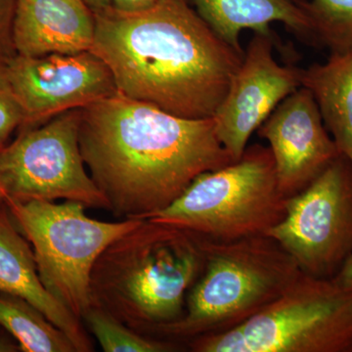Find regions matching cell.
<instances>
[{
	"mask_svg": "<svg viewBox=\"0 0 352 352\" xmlns=\"http://www.w3.org/2000/svg\"><path fill=\"white\" fill-rule=\"evenodd\" d=\"M78 141L110 212L124 219H148L201 173L234 162L214 119L177 117L119 92L80 108Z\"/></svg>",
	"mask_w": 352,
	"mask_h": 352,
	"instance_id": "1",
	"label": "cell"
},
{
	"mask_svg": "<svg viewBox=\"0 0 352 352\" xmlns=\"http://www.w3.org/2000/svg\"><path fill=\"white\" fill-rule=\"evenodd\" d=\"M94 15L90 50L107 65L119 94L185 119L214 118L245 50L224 41L188 0Z\"/></svg>",
	"mask_w": 352,
	"mask_h": 352,
	"instance_id": "2",
	"label": "cell"
},
{
	"mask_svg": "<svg viewBox=\"0 0 352 352\" xmlns=\"http://www.w3.org/2000/svg\"><path fill=\"white\" fill-rule=\"evenodd\" d=\"M204 264L199 235L142 219L97 258L90 277L91 305L154 338L160 328L182 318Z\"/></svg>",
	"mask_w": 352,
	"mask_h": 352,
	"instance_id": "3",
	"label": "cell"
},
{
	"mask_svg": "<svg viewBox=\"0 0 352 352\" xmlns=\"http://www.w3.org/2000/svg\"><path fill=\"white\" fill-rule=\"evenodd\" d=\"M199 238L203 272L187 294L182 318L160 328L155 339L186 344L237 327L274 302L302 273L293 256L270 236Z\"/></svg>",
	"mask_w": 352,
	"mask_h": 352,
	"instance_id": "4",
	"label": "cell"
},
{
	"mask_svg": "<svg viewBox=\"0 0 352 352\" xmlns=\"http://www.w3.org/2000/svg\"><path fill=\"white\" fill-rule=\"evenodd\" d=\"M185 344L193 352H352V289L302 272L249 320Z\"/></svg>",
	"mask_w": 352,
	"mask_h": 352,
	"instance_id": "5",
	"label": "cell"
},
{
	"mask_svg": "<svg viewBox=\"0 0 352 352\" xmlns=\"http://www.w3.org/2000/svg\"><path fill=\"white\" fill-rule=\"evenodd\" d=\"M286 204L270 146L254 144L238 161L201 173L179 198L148 219L230 241L266 235L284 219Z\"/></svg>",
	"mask_w": 352,
	"mask_h": 352,
	"instance_id": "6",
	"label": "cell"
},
{
	"mask_svg": "<svg viewBox=\"0 0 352 352\" xmlns=\"http://www.w3.org/2000/svg\"><path fill=\"white\" fill-rule=\"evenodd\" d=\"M14 223L31 244L38 276L50 295L76 318L91 307L90 277L111 243L142 219L100 221L87 217L82 203L6 199Z\"/></svg>",
	"mask_w": 352,
	"mask_h": 352,
	"instance_id": "7",
	"label": "cell"
},
{
	"mask_svg": "<svg viewBox=\"0 0 352 352\" xmlns=\"http://www.w3.org/2000/svg\"><path fill=\"white\" fill-rule=\"evenodd\" d=\"M80 108L65 111L38 126L21 129L0 148V192L15 201L63 199L110 210L89 173L78 141Z\"/></svg>",
	"mask_w": 352,
	"mask_h": 352,
	"instance_id": "8",
	"label": "cell"
},
{
	"mask_svg": "<svg viewBox=\"0 0 352 352\" xmlns=\"http://www.w3.org/2000/svg\"><path fill=\"white\" fill-rule=\"evenodd\" d=\"M266 235L302 272L333 278L352 254V164L340 154L316 179L287 199L284 219Z\"/></svg>",
	"mask_w": 352,
	"mask_h": 352,
	"instance_id": "9",
	"label": "cell"
},
{
	"mask_svg": "<svg viewBox=\"0 0 352 352\" xmlns=\"http://www.w3.org/2000/svg\"><path fill=\"white\" fill-rule=\"evenodd\" d=\"M7 69L24 111L22 129L118 94L110 69L91 50L36 57L17 54L7 62Z\"/></svg>",
	"mask_w": 352,
	"mask_h": 352,
	"instance_id": "10",
	"label": "cell"
},
{
	"mask_svg": "<svg viewBox=\"0 0 352 352\" xmlns=\"http://www.w3.org/2000/svg\"><path fill=\"white\" fill-rule=\"evenodd\" d=\"M274 34L254 32L242 65L214 116L215 133L234 162L254 131L289 94L302 87V68L274 58Z\"/></svg>",
	"mask_w": 352,
	"mask_h": 352,
	"instance_id": "11",
	"label": "cell"
},
{
	"mask_svg": "<svg viewBox=\"0 0 352 352\" xmlns=\"http://www.w3.org/2000/svg\"><path fill=\"white\" fill-rule=\"evenodd\" d=\"M256 131L270 143L278 185L287 199L307 188L340 155L307 87L286 97Z\"/></svg>",
	"mask_w": 352,
	"mask_h": 352,
	"instance_id": "12",
	"label": "cell"
},
{
	"mask_svg": "<svg viewBox=\"0 0 352 352\" xmlns=\"http://www.w3.org/2000/svg\"><path fill=\"white\" fill-rule=\"evenodd\" d=\"M94 15L85 0H18L14 44L22 56L91 50Z\"/></svg>",
	"mask_w": 352,
	"mask_h": 352,
	"instance_id": "13",
	"label": "cell"
},
{
	"mask_svg": "<svg viewBox=\"0 0 352 352\" xmlns=\"http://www.w3.org/2000/svg\"><path fill=\"white\" fill-rule=\"evenodd\" d=\"M0 293L20 296L34 305L69 336L78 352L94 351L82 321L43 286L34 251L14 223L6 204L0 207Z\"/></svg>",
	"mask_w": 352,
	"mask_h": 352,
	"instance_id": "14",
	"label": "cell"
},
{
	"mask_svg": "<svg viewBox=\"0 0 352 352\" xmlns=\"http://www.w3.org/2000/svg\"><path fill=\"white\" fill-rule=\"evenodd\" d=\"M197 12L224 41L237 48L245 30L271 32L270 24L279 22L289 32L311 44L312 36L303 0H193Z\"/></svg>",
	"mask_w": 352,
	"mask_h": 352,
	"instance_id": "15",
	"label": "cell"
},
{
	"mask_svg": "<svg viewBox=\"0 0 352 352\" xmlns=\"http://www.w3.org/2000/svg\"><path fill=\"white\" fill-rule=\"evenodd\" d=\"M300 80L314 95L340 154L352 164V50L302 69Z\"/></svg>",
	"mask_w": 352,
	"mask_h": 352,
	"instance_id": "16",
	"label": "cell"
},
{
	"mask_svg": "<svg viewBox=\"0 0 352 352\" xmlns=\"http://www.w3.org/2000/svg\"><path fill=\"white\" fill-rule=\"evenodd\" d=\"M0 326L22 352H78L68 335L24 298L0 293Z\"/></svg>",
	"mask_w": 352,
	"mask_h": 352,
	"instance_id": "17",
	"label": "cell"
},
{
	"mask_svg": "<svg viewBox=\"0 0 352 352\" xmlns=\"http://www.w3.org/2000/svg\"><path fill=\"white\" fill-rule=\"evenodd\" d=\"M303 9L316 47L330 54L352 50V0H303Z\"/></svg>",
	"mask_w": 352,
	"mask_h": 352,
	"instance_id": "18",
	"label": "cell"
},
{
	"mask_svg": "<svg viewBox=\"0 0 352 352\" xmlns=\"http://www.w3.org/2000/svg\"><path fill=\"white\" fill-rule=\"evenodd\" d=\"M82 321L105 352H171L182 347L180 342L141 335L94 305L87 310Z\"/></svg>",
	"mask_w": 352,
	"mask_h": 352,
	"instance_id": "19",
	"label": "cell"
},
{
	"mask_svg": "<svg viewBox=\"0 0 352 352\" xmlns=\"http://www.w3.org/2000/svg\"><path fill=\"white\" fill-rule=\"evenodd\" d=\"M25 126V113L9 78L7 62L0 60V148Z\"/></svg>",
	"mask_w": 352,
	"mask_h": 352,
	"instance_id": "20",
	"label": "cell"
},
{
	"mask_svg": "<svg viewBox=\"0 0 352 352\" xmlns=\"http://www.w3.org/2000/svg\"><path fill=\"white\" fill-rule=\"evenodd\" d=\"M18 0H0V60L8 62L17 55L14 44V21Z\"/></svg>",
	"mask_w": 352,
	"mask_h": 352,
	"instance_id": "21",
	"label": "cell"
},
{
	"mask_svg": "<svg viewBox=\"0 0 352 352\" xmlns=\"http://www.w3.org/2000/svg\"><path fill=\"white\" fill-rule=\"evenodd\" d=\"M111 7L120 12H138L154 6L157 0H110Z\"/></svg>",
	"mask_w": 352,
	"mask_h": 352,
	"instance_id": "22",
	"label": "cell"
},
{
	"mask_svg": "<svg viewBox=\"0 0 352 352\" xmlns=\"http://www.w3.org/2000/svg\"><path fill=\"white\" fill-rule=\"evenodd\" d=\"M333 279L342 286L352 289V254L347 258Z\"/></svg>",
	"mask_w": 352,
	"mask_h": 352,
	"instance_id": "23",
	"label": "cell"
},
{
	"mask_svg": "<svg viewBox=\"0 0 352 352\" xmlns=\"http://www.w3.org/2000/svg\"><path fill=\"white\" fill-rule=\"evenodd\" d=\"M20 351L19 344L3 328L0 329V352Z\"/></svg>",
	"mask_w": 352,
	"mask_h": 352,
	"instance_id": "24",
	"label": "cell"
},
{
	"mask_svg": "<svg viewBox=\"0 0 352 352\" xmlns=\"http://www.w3.org/2000/svg\"><path fill=\"white\" fill-rule=\"evenodd\" d=\"M85 3L91 9L92 12L104 10L111 7L110 0H85Z\"/></svg>",
	"mask_w": 352,
	"mask_h": 352,
	"instance_id": "25",
	"label": "cell"
},
{
	"mask_svg": "<svg viewBox=\"0 0 352 352\" xmlns=\"http://www.w3.org/2000/svg\"><path fill=\"white\" fill-rule=\"evenodd\" d=\"M4 204H6V197L0 192V207H2Z\"/></svg>",
	"mask_w": 352,
	"mask_h": 352,
	"instance_id": "26",
	"label": "cell"
}]
</instances>
